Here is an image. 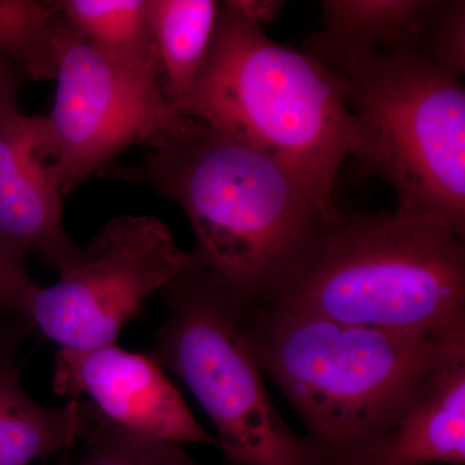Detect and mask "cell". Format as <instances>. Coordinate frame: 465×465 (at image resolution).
<instances>
[{
	"instance_id": "22",
	"label": "cell",
	"mask_w": 465,
	"mask_h": 465,
	"mask_svg": "<svg viewBox=\"0 0 465 465\" xmlns=\"http://www.w3.org/2000/svg\"><path fill=\"white\" fill-rule=\"evenodd\" d=\"M15 336L0 323V357L7 354V349L11 347V342L14 341Z\"/></svg>"
},
{
	"instance_id": "12",
	"label": "cell",
	"mask_w": 465,
	"mask_h": 465,
	"mask_svg": "<svg viewBox=\"0 0 465 465\" xmlns=\"http://www.w3.org/2000/svg\"><path fill=\"white\" fill-rule=\"evenodd\" d=\"M439 0H323V25L304 51L333 69L361 54L421 51Z\"/></svg>"
},
{
	"instance_id": "14",
	"label": "cell",
	"mask_w": 465,
	"mask_h": 465,
	"mask_svg": "<svg viewBox=\"0 0 465 465\" xmlns=\"http://www.w3.org/2000/svg\"><path fill=\"white\" fill-rule=\"evenodd\" d=\"M162 85L174 109L194 85L219 15L216 0H148Z\"/></svg>"
},
{
	"instance_id": "4",
	"label": "cell",
	"mask_w": 465,
	"mask_h": 465,
	"mask_svg": "<svg viewBox=\"0 0 465 465\" xmlns=\"http://www.w3.org/2000/svg\"><path fill=\"white\" fill-rule=\"evenodd\" d=\"M465 246L430 217L344 216L259 304L349 326L430 335L465 311Z\"/></svg>"
},
{
	"instance_id": "18",
	"label": "cell",
	"mask_w": 465,
	"mask_h": 465,
	"mask_svg": "<svg viewBox=\"0 0 465 465\" xmlns=\"http://www.w3.org/2000/svg\"><path fill=\"white\" fill-rule=\"evenodd\" d=\"M421 52L450 74L463 78L465 73V2H437Z\"/></svg>"
},
{
	"instance_id": "10",
	"label": "cell",
	"mask_w": 465,
	"mask_h": 465,
	"mask_svg": "<svg viewBox=\"0 0 465 465\" xmlns=\"http://www.w3.org/2000/svg\"><path fill=\"white\" fill-rule=\"evenodd\" d=\"M465 463V311L437 330L423 371L391 427L344 465Z\"/></svg>"
},
{
	"instance_id": "2",
	"label": "cell",
	"mask_w": 465,
	"mask_h": 465,
	"mask_svg": "<svg viewBox=\"0 0 465 465\" xmlns=\"http://www.w3.org/2000/svg\"><path fill=\"white\" fill-rule=\"evenodd\" d=\"M174 112L262 150L341 215L339 168L365 152L347 82L305 52L272 41L235 0L220 2L206 60Z\"/></svg>"
},
{
	"instance_id": "13",
	"label": "cell",
	"mask_w": 465,
	"mask_h": 465,
	"mask_svg": "<svg viewBox=\"0 0 465 465\" xmlns=\"http://www.w3.org/2000/svg\"><path fill=\"white\" fill-rule=\"evenodd\" d=\"M104 419L87 401L63 409L39 405L21 385L8 354L0 357V465H29L91 436Z\"/></svg>"
},
{
	"instance_id": "16",
	"label": "cell",
	"mask_w": 465,
	"mask_h": 465,
	"mask_svg": "<svg viewBox=\"0 0 465 465\" xmlns=\"http://www.w3.org/2000/svg\"><path fill=\"white\" fill-rule=\"evenodd\" d=\"M52 3L0 0V54L34 81L56 74Z\"/></svg>"
},
{
	"instance_id": "9",
	"label": "cell",
	"mask_w": 465,
	"mask_h": 465,
	"mask_svg": "<svg viewBox=\"0 0 465 465\" xmlns=\"http://www.w3.org/2000/svg\"><path fill=\"white\" fill-rule=\"evenodd\" d=\"M54 388L73 400L88 399L104 420L166 442L213 443L154 358L118 344L87 351L60 349Z\"/></svg>"
},
{
	"instance_id": "8",
	"label": "cell",
	"mask_w": 465,
	"mask_h": 465,
	"mask_svg": "<svg viewBox=\"0 0 465 465\" xmlns=\"http://www.w3.org/2000/svg\"><path fill=\"white\" fill-rule=\"evenodd\" d=\"M198 266L197 252L180 249L158 217H115L58 271L56 283L36 284L25 318L60 349L114 345L150 296Z\"/></svg>"
},
{
	"instance_id": "21",
	"label": "cell",
	"mask_w": 465,
	"mask_h": 465,
	"mask_svg": "<svg viewBox=\"0 0 465 465\" xmlns=\"http://www.w3.org/2000/svg\"><path fill=\"white\" fill-rule=\"evenodd\" d=\"M235 3L259 26L272 23L284 7L280 0H235Z\"/></svg>"
},
{
	"instance_id": "15",
	"label": "cell",
	"mask_w": 465,
	"mask_h": 465,
	"mask_svg": "<svg viewBox=\"0 0 465 465\" xmlns=\"http://www.w3.org/2000/svg\"><path fill=\"white\" fill-rule=\"evenodd\" d=\"M57 15L85 41L108 56L158 67L150 30L148 0H61Z\"/></svg>"
},
{
	"instance_id": "20",
	"label": "cell",
	"mask_w": 465,
	"mask_h": 465,
	"mask_svg": "<svg viewBox=\"0 0 465 465\" xmlns=\"http://www.w3.org/2000/svg\"><path fill=\"white\" fill-rule=\"evenodd\" d=\"M23 78V72L0 54V124L20 113L18 96Z\"/></svg>"
},
{
	"instance_id": "5",
	"label": "cell",
	"mask_w": 465,
	"mask_h": 465,
	"mask_svg": "<svg viewBox=\"0 0 465 465\" xmlns=\"http://www.w3.org/2000/svg\"><path fill=\"white\" fill-rule=\"evenodd\" d=\"M333 72L363 137L361 163L396 195L399 213L430 217L465 238V88L423 52L349 58Z\"/></svg>"
},
{
	"instance_id": "11",
	"label": "cell",
	"mask_w": 465,
	"mask_h": 465,
	"mask_svg": "<svg viewBox=\"0 0 465 465\" xmlns=\"http://www.w3.org/2000/svg\"><path fill=\"white\" fill-rule=\"evenodd\" d=\"M64 195L38 152V116L17 113L0 124V247L39 256L57 271L79 259L67 237Z\"/></svg>"
},
{
	"instance_id": "17",
	"label": "cell",
	"mask_w": 465,
	"mask_h": 465,
	"mask_svg": "<svg viewBox=\"0 0 465 465\" xmlns=\"http://www.w3.org/2000/svg\"><path fill=\"white\" fill-rule=\"evenodd\" d=\"M78 465H198L182 445L128 432L103 420Z\"/></svg>"
},
{
	"instance_id": "3",
	"label": "cell",
	"mask_w": 465,
	"mask_h": 465,
	"mask_svg": "<svg viewBox=\"0 0 465 465\" xmlns=\"http://www.w3.org/2000/svg\"><path fill=\"white\" fill-rule=\"evenodd\" d=\"M243 324L260 371L307 427L318 465H344L391 427L437 331L402 335L262 304L244 308Z\"/></svg>"
},
{
	"instance_id": "7",
	"label": "cell",
	"mask_w": 465,
	"mask_h": 465,
	"mask_svg": "<svg viewBox=\"0 0 465 465\" xmlns=\"http://www.w3.org/2000/svg\"><path fill=\"white\" fill-rule=\"evenodd\" d=\"M56 91L38 116V152L64 198L131 146L182 127L158 67L103 54L66 21H54Z\"/></svg>"
},
{
	"instance_id": "19",
	"label": "cell",
	"mask_w": 465,
	"mask_h": 465,
	"mask_svg": "<svg viewBox=\"0 0 465 465\" xmlns=\"http://www.w3.org/2000/svg\"><path fill=\"white\" fill-rule=\"evenodd\" d=\"M35 286L25 259L0 247V311L25 317L27 298Z\"/></svg>"
},
{
	"instance_id": "6",
	"label": "cell",
	"mask_w": 465,
	"mask_h": 465,
	"mask_svg": "<svg viewBox=\"0 0 465 465\" xmlns=\"http://www.w3.org/2000/svg\"><path fill=\"white\" fill-rule=\"evenodd\" d=\"M168 308L154 360L179 376L213 421L228 458L241 465H318L265 390L244 331L246 305L202 266L161 291Z\"/></svg>"
},
{
	"instance_id": "1",
	"label": "cell",
	"mask_w": 465,
	"mask_h": 465,
	"mask_svg": "<svg viewBox=\"0 0 465 465\" xmlns=\"http://www.w3.org/2000/svg\"><path fill=\"white\" fill-rule=\"evenodd\" d=\"M143 149L115 176L179 204L204 271L246 307L282 290L342 217L275 159L203 122L188 118Z\"/></svg>"
}]
</instances>
